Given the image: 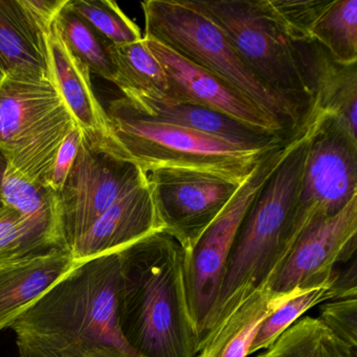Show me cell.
<instances>
[{"mask_svg":"<svg viewBox=\"0 0 357 357\" xmlns=\"http://www.w3.org/2000/svg\"><path fill=\"white\" fill-rule=\"evenodd\" d=\"M120 252L79 263L13 324L20 357H141L120 327Z\"/></svg>","mask_w":357,"mask_h":357,"instance_id":"obj_1","label":"cell"},{"mask_svg":"<svg viewBox=\"0 0 357 357\" xmlns=\"http://www.w3.org/2000/svg\"><path fill=\"white\" fill-rule=\"evenodd\" d=\"M120 327L141 357H195L200 337L188 302L185 252L165 231L120 252Z\"/></svg>","mask_w":357,"mask_h":357,"instance_id":"obj_2","label":"cell"},{"mask_svg":"<svg viewBox=\"0 0 357 357\" xmlns=\"http://www.w3.org/2000/svg\"><path fill=\"white\" fill-rule=\"evenodd\" d=\"M313 120L314 114H311L302 141L267 179L244 216L202 337L220 325L250 294L269 287L298 240L292 233L291 217Z\"/></svg>","mask_w":357,"mask_h":357,"instance_id":"obj_3","label":"cell"},{"mask_svg":"<svg viewBox=\"0 0 357 357\" xmlns=\"http://www.w3.org/2000/svg\"><path fill=\"white\" fill-rule=\"evenodd\" d=\"M105 112L120 155L145 173L158 168L188 169L241 185L263 156L277 147L256 149L216 135L156 122L139 114L125 97L110 102Z\"/></svg>","mask_w":357,"mask_h":357,"instance_id":"obj_4","label":"cell"},{"mask_svg":"<svg viewBox=\"0 0 357 357\" xmlns=\"http://www.w3.org/2000/svg\"><path fill=\"white\" fill-rule=\"evenodd\" d=\"M144 38L156 41L206 70L266 112L286 131L296 133L309 112L265 86L246 66L220 29L206 16L177 0L142 3Z\"/></svg>","mask_w":357,"mask_h":357,"instance_id":"obj_5","label":"cell"},{"mask_svg":"<svg viewBox=\"0 0 357 357\" xmlns=\"http://www.w3.org/2000/svg\"><path fill=\"white\" fill-rule=\"evenodd\" d=\"M76 125L51 79L7 75L0 82V153L30 181L45 185Z\"/></svg>","mask_w":357,"mask_h":357,"instance_id":"obj_6","label":"cell"},{"mask_svg":"<svg viewBox=\"0 0 357 357\" xmlns=\"http://www.w3.org/2000/svg\"><path fill=\"white\" fill-rule=\"evenodd\" d=\"M214 22L238 55L271 91L309 112L312 91L298 47L275 28L260 0L187 1Z\"/></svg>","mask_w":357,"mask_h":357,"instance_id":"obj_7","label":"cell"},{"mask_svg":"<svg viewBox=\"0 0 357 357\" xmlns=\"http://www.w3.org/2000/svg\"><path fill=\"white\" fill-rule=\"evenodd\" d=\"M311 110L314 120L291 217L296 238L314 221L338 214L357 196V133L342 119Z\"/></svg>","mask_w":357,"mask_h":357,"instance_id":"obj_8","label":"cell"},{"mask_svg":"<svg viewBox=\"0 0 357 357\" xmlns=\"http://www.w3.org/2000/svg\"><path fill=\"white\" fill-rule=\"evenodd\" d=\"M306 128L307 125H304L290 139L263 156L225 210L204 231L195 248L185 254L188 302L200 340L216 302L229 252L244 216L267 179L302 141Z\"/></svg>","mask_w":357,"mask_h":357,"instance_id":"obj_9","label":"cell"},{"mask_svg":"<svg viewBox=\"0 0 357 357\" xmlns=\"http://www.w3.org/2000/svg\"><path fill=\"white\" fill-rule=\"evenodd\" d=\"M145 178L146 173L137 165L93 147L83 137L74 165L57 194L68 250L105 211Z\"/></svg>","mask_w":357,"mask_h":357,"instance_id":"obj_10","label":"cell"},{"mask_svg":"<svg viewBox=\"0 0 357 357\" xmlns=\"http://www.w3.org/2000/svg\"><path fill=\"white\" fill-rule=\"evenodd\" d=\"M146 177L165 233L185 254L195 248L242 185L188 169H153Z\"/></svg>","mask_w":357,"mask_h":357,"instance_id":"obj_11","label":"cell"},{"mask_svg":"<svg viewBox=\"0 0 357 357\" xmlns=\"http://www.w3.org/2000/svg\"><path fill=\"white\" fill-rule=\"evenodd\" d=\"M357 250V196L338 214L311 223L292 246L269 288L278 294L329 284L335 266L350 262Z\"/></svg>","mask_w":357,"mask_h":357,"instance_id":"obj_12","label":"cell"},{"mask_svg":"<svg viewBox=\"0 0 357 357\" xmlns=\"http://www.w3.org/2000/svg\"><path fill=\"white\" fill-rule=\"evenodd\" d=\"M164 68L169 97L196 104L225 114L257 130L288 139L294 133L286 131L266 112L234 91L223 81L195 64L183 59L160 43L144 38Z\"/></svg>","mask_w":357,"mask_h":357,"instance_id":"obj_13","label":"cell"},{"mask_svg":"<svg viewBox=\"0 0 357 357\" xmlns=\"http://www.w3.org/2000/svg\"><path fill=\"white\" fill-rule=\"evenodd\" d=\"M38 24L45 34L52 81L83 137L93 147L123 158L112 137L105 109L93 93L89 68L73 55L56 20Z\"/></svg>","mask_w":357,"mask_h":357,"instance_id":"obj_14","label":"cell"},{"mask_svg":"<svg viewBox=\"0 0 357 357\" xmlns=\"http://www.w3.org/2000/svg\"><path fill=\"white\" fill-rule=\"evenodd\" d=\"M164 231L147 177L103 213L70 252L82 263L121 252L135 242Z\"/></svg>","mask_w":357,"mask_h":357,"instance_id":"obj_15","label":"cell"},{"mask_svg":"<svg viewBox=\"0 0 357 357\" xmlns=\"http://www.w3.org/2000/svg\"><path fill=\"white\" fill-rule=\"evenodd\" d=\"M143 116L173 126L223 137L250 148H273L288 139L257 130L225 114L196 104L179 101L158 93H131L124 96Z\"/></svg>","mask_w":357,"mask_h":357,"instance_id":"obj_16","label":"cell"},{"mask_svg":"<svg viewBox=\"0 0 357 357\" xmlns=\"http://www.w3.org/2000/svg\"><path fill=\"white\" fill-rule=\"evenodd\" d=\"M79 262L68 250L0 269V331L12 324Z\"/></svg>","mask_w":357,"mask_h":357,"instance_id":"obj_17","label":"cell"},{"mask_svg":"<svg viewBox=\"0 0 357 357\" xmlns=\"http://www.w3.org/2000/svg\"><path fill=\"white\" fill-rule=\"evenodd\" d=\"M312 91L311 107L333 114L357 133V68L340 64L317 43H294Z\"/></svg>","mask_w":357,"mask_h":357,"instance_id":"obj_18","label":"cell"},{"mask_svg":"<svg viewBox=\"0 0 357 357\" xmlns=\"http://www.w3.org/2000/svg\"><path fill=\"white\" fill-rule=\"evenodd\" d=\"M308 291V290H307ZM304 290L278 294L269 287L250 294L233 312L202 338L195 357H248L263 321Z\"/></svg>","mask_w":357,"mask_h":357,"instance_id":"obj_19","label":"cell"},{"mask_svg":"<svg viewBox=\"0 0 357 357\" xmlns=\"http://www.w3.org/2000/svg\"><path fill=\"white\" fill-rule=\"evenodd\" d=\"M0 64L7 75L52 80L45 34L22 0H0Z\"/></svg>","mask_w":357,"mask_h":357,"instance_id":"obj_20","label":"cell"},{"mask_svg":"<svg viewBox=\"0 0 357 357\" xmlns=\"http://www.w3.org/2000/svg\"><path fill=\"white\" fill-rule=\"evenodd\" d=\"M68 250L59 210L26 216L7 206L0 208V269Z\"/></svg>","mask_w":357,"mask_h":357,"instance_id":"obj_21","label":"cell"},{"mask_svg":"<svg viewBox=\"0 0 357 357\" xmlns=\"http://www.w3.org/2000/svg\"><path fill=\"white\" fill-rule=\"evenodd\" d=\"M257 357H356L317 317H305L286 329Z\"/></svg>","mask_w":357,"mask_h":357,"instance_id":"obj_22","label":"cell"},{"mask_svg":"<svg viewBox=\"0 0 357 357\" xmlns=\"http://www.w3.org/2000/svg\"><path fill=\"white\" fill-rule=\"evenodd\" d=\"M116 68L114 84L123 95L131 93H158L168 95L166 74L145 39L123 45H109Z\"/></svg>","mask_w":357,"mask_h":357,"instance_id":"obj_23","label":"cell"},{"mask_svg":"<svg viewBox=\"0 0 357 357\" xmlns=\"http://www.w3.org/2000/svg\"><path fill=\"white\" fill-rule=\"evenodd\" d=\"M311 40L334 61L357 62V0H333L311 31Z\"/></svg>","mask_w":357,"mask_h":357,"instance_id":"obj_24","label":"cell"},{"mask_svg":"<svg viewBox=\"0 0 357 357\" xmlns=\"http://www.w3.org/2000/svg\"><path fill=\"white\" fill-rule=\"evenodd\" d=\"M68 1L56 17V24L64 43L89 72L114 83L116 68L110 53V45L70 9Z\"/></svg>","mask_w":357,"mask_h":357,"instance_id":"obj_25","label":"cell"},{"mask_svg":"<svg viewBox=\"0 0 357 357\" xmlns=\"http://www.w3.org/2000/svg\"><path fill=\"white\" fill-rule=\"evenodd\" d=\"M70 9L110 45L142 40L139 26L110 0H70Z\"/></svg>","mask_w":357,"mask_h":357,"instance_id":"obj_26","label":"cell"},{"mask_svg":"<svg viewBox=\"0 0 357 357\" xmlns=\"http://www.w3.org/2000/svg\"><path fill=\"white\" fill-rule=\"evenodd\" d=\"M265 14L292 43H311V31L333 0H260Z\"/></svg>","mask_w":357,"mask_h":357,"instance_id":"obj_27","label":"cell"},{"mask_svg":"<svg viewBox=\"0 0 357 357\" xmlns=\"http://www.w3.org/2000/svg\"><path fill=\"white\" fill-rule=\"evenodd\" d=\"M0 198L3 206L26 216L59 210L55 192L26 178L7 162L0 179Z\"/></svg>","mask_w":357,"mask_h":357,"instance_id":"obj_28","label":"cell"},{"mask_svg":"<svg viewBox=\"0 0 357 357\" xmlns=\"http://www.w3.org/2000/svg\"><path fill=\"white\" fill-rule=\"evenodd\" d=\"M333 298L331 281L321 287L308 290L286 303L263 321L257 332L248 355L268 348L286 329L298 321L309 309L327 301L333 300Z\"/></svg>","mask_w":357,"mask_h":357,"instance_id":"obj_29","label":"cell"},{"mask_svg":"<svg viewBox=\"0 0 357 357\" xmlns=\"http://www.w3.org/2000/svg\"><path fill=\"white\" fill-rule=\"evenodd\" d=\"M317 319L340 340L357 349V298L321 303Z\"/></svg>","mask_w":357,"mask_h":357,"instance_id":"obj_30","label":"cell"},{"mask_svg":"<svg viewBox=\"0 0 357 357\" xmlns=\"http://www.w3.org/2000/svg\"><path fill=\"white\" fill-rule=\"evenodd\" d=\"M82 139V131L76 125L64 139L63 143L61 144L56 154L53 166L45 181V187L49 188L56 194L59 193L66 176L74 165Z\"/></svg>","mask_w":357,"mask_h":357,"instance_id":"obj_31","label":"cell"},{"mask_svg":"<svg viewBox=\"0 0 357 357\" xmlns=\"http://www.w3.org/2000/svg\"><path fill=\"white\" fill-rule=\"evenodd\" d=\"M357 265L355 258L350 265L342 271H334L332 280L333 300L336 298H357Z\"/></svg>","mask_w":357,"mask_h":357,"instance_id":"obj_32","label":"cell"},{"mask_svg":"<svg viewBox=\"0 0 357 357\" xmlns=\"http://www.w3.org/2000/svg\"><path fill=\"white\" fill-rule=\"evenodd\" d=\"M7 74H6L5 70H3V66L0 64V82H3V79L6 78Z\"/></svg>","mask_w":357,"mask_h":357,"instance_id":"obj_33","label":"cell"},{"mask_svg":"<svg viewBox=\"0 0 357 357\" xmlns=\"http://www.w3.org/2000/svg\"><path fill=\"white\" fill-rule=\"evenodd\" d=\"M5 169V168H3ZM3 169H0V179H1V175H3ZM3 206V202H1V198H0V208Z\"/></svg>","mask_w":357,"mask_h":357,"instance_id":"obj_34","label":"cell"}]
</instances>
